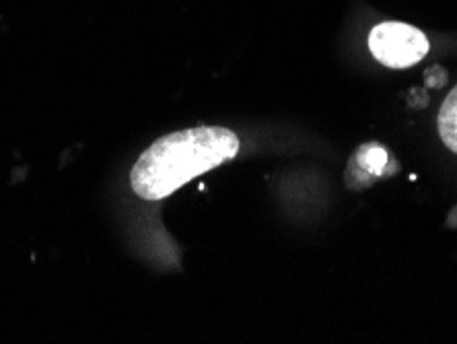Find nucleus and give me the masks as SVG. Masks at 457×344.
Segmentation results:
<instances>
[{
  "instance_id": "nucleus-1",
  "label": "nucleus",
  "mask_w": 457,
  "mask_h": 344,
  "mask_svg": "<svg viewBox=\"0 0 457 344\" xmlns=\"http://www.w3.org/2000/svg\"><path fill=\"white\" fill-rule=\"evenodd\" d=\"M239 153V138L223 126H198L159 138L132 167V190L145 200L170 197L187 181Z\"/></svg>"
},
{
  "instance_id": "nucleus-2",
  "label": "nucleus",
  "mask_w": 457,
  "mask_h": 344,
  "mask_svg": "<svg viewBox=\"0 0 457 344\" xmlns=\"http://www.w3.org/2000/svg\"><path fill=\"white\" fill-rule=\"evenodd\" d=\"M369 48L381 64L389 69H408L427 56L428 39L425 33L406 23H381L369 36Z\"/></svg>"
},
{
  "instance_id": "nucleus-3",
  "label": "nucleus",
  "mask_w": 457,
  "mask_h": 344,
  "mask_svg": "<svg viewBox=\"0 0 457 344\" xmlns=\"http://www.w3.org/2000/svg\"><path fill=\"white\" fill-rule=\"evenodd\" d=\"M387 151L378 143H369L362 145L359 151L354 153L351 170H359V173L367 175L369 181H373L379 175L387 173Z\"/></svg>"
},
{
  "instance_id": "nucleus-4",
  "label": "nucleus",
  "mask_w": 457,
  "mask_h": 344,
  "mask_svg": "<svg viewBox=\"0 0 457 344\" xmlns=\"http://www.w3.org/2000/svg\"><path fill=\"white\" fill-rule=\"evenodd\" d=\"M439 134L447 148L457 155V87L443 101L439 112Z\"/></svg>"
}]
</instances>
